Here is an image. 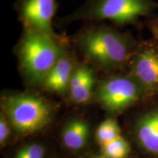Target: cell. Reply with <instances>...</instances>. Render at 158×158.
I'll list each match as a JSON object with an SVG mask.
<instances>
[{
  "label": "cell",
  "mask_w": 158,
  "mask_h": 158,
  "mask_svg": "<svg viewBox=\"0 0 158 158\" xmlns=\"http://www.w3.org/2000/svg\"><path fill=\"white\" fill-rule=\"evenodd\" d=\"M83 62L106 74L127 72L138 45L130 33L107 25H86L69 39Z\"/></svg>",
  "instance_id": "cell-1"
},
{
  "label": "cell",
  "mask_w": 158,
  "mask_h": 158,
  "mask_svg": "<svg viewBox=\"0 0 158 158\" xmlns=\"http://www.w3.org/2000/svg\"><path fill=\"white\" fill-rule=\"evenodd\" d=\"M68 39L24 30L15 47L20 73L28 86H42Z\"/></svg>",
  "instance_id": "cell-2"
},
{
  "label": "cell",
  "mask_w": 158,
  "mask_h": 158,
  "mask_svg": "<svg viewBox=\"0 0 158 158\" xmlns=\"http://www.w3.org/2000/svg\"><path fill=\"white\" fill-rule=\"evenodd\" d=\"M158 9L154 0H86L76 10L59 21L68 24L77 21H111L119 26L135 24L141 17L152 16Z\"/></svg>",
  "instance_id": "cell-3"
},
{
  "label": "cell",
  "mask_w": 158,
  "mask_h": 158,
  "mask_svg": "<svg viewBox=\"0 0 158 158\" xmlns=\"http://www.w3.org/2000/svg\"><path fill=\"white\" fill-rule=\"evenodd\" d=\"M1 110L18 134L27 135L49 125L54 108L48 100L32 92H13L2 97Z\"/></svg>",
  "instance_id": "cell-4"
},
{
  "label": "cell",
  "mask_w": 158,
  "mask_h": 158,
  "mask_svg": "<svg viewBox=\"0 0 158 158\" xmlns=\"http://www.w3.org/2000/svg\"><path fill=\"white\" fill-rule=\"evenodd\" d=\"M95 98L110 114H119L148 97L138 82L127 72L102 78L97 84Z\"/></svg>",
  "instance_id": "cell-5"
},
{
  "label": "cell",
  "mask_w": 158,
  "mask_h": 158,
  "mask_svg": "<svg viewBox=\"0 0 158 158\" xmlns=\"http://www.w3.org/2000/svg\"><path fill=\"white\" fill-rule=\"evenodd\" d=\"M127 73L148 96L158 94V45L153 40L138 43Z\"/></svg>",
  "instance_id": "cell-6"
},
{
  "label": "cell",
  "mask_w": 158,
  "mask_h": 158,
  "mask_svg": "<svg viewBox=\"0 0 158 158\" xmlns=\"http://www.w3.org/2000/svg\"><path fill=\"white\" fill-rule=\"evenodd\" d=\"M15 8L24 30L58 36L52 27L56 11V0H18Z\"/></svg>",
  "instance_id": "cell-7"
},
{
  "label": "cell",
  "mask_w": 158,
  "mask_h": 158,
  "mask_svg": "<svg viewBox=\"0 0 158 158\" xmlns=\"http://www.w3.org/2000/svg\"><path fill=\"white\" fill-rule=\"evenodd\" d=\"M69 44L68 39L56 62L43 83L41 87L43 89L60 95L68 94L70 79L79 62Z\"/></svg>",
  "instance_id": "cell-8"
},
{
  "label": "cell",
  "mask_w": 158,
  "mask_h": 158,
  "mask_svg": "<svg viewBox=\"0 0 158 158\" xmlns=\"http://www.w3.org/2000/svg\"><path fill=\"white\" fill-rule=\"evenodd\" d=\"M96 70L84 62H78L69 84L68 94L74 103L84 105L95 95Z\"/></svg>",
  "instance_id": "cell-9"
},
{
  "label": "cell",
  "mask_w": 158,
  "mask_h": 158,
  "mask_svg": "<svg viewBox=\"0 0 158 158\" xmlns=\"http://www.w3.org/2000/svg\"><path fill=\"white\" fill-rule=\"evenodd\" d=\"M135 134L138 142L146 151L158 155V109L150 110L138 118Z\"/></svg>",
  "instance_id": "cell-10"
},
{
  "label": "cell",
  "mask_w": 158,
  "mask_h": 158,
  "mask_svg": "<svg viewBox=\"0 0 158 158\" xmlns=\"http://www.w3.org/2000/svg\"><path fill=\"white\" fill-rule=\"evenodd\" d=\"M89 135V124L82 118H73L65 124L62 137L65 147L70 149L84 147Z\"/></svg>",
  "instance_id": "cell-11"
},
{
  "label": "cell",
  "mask_w": 158,
  "mask_h": 158,
  "mask_svg": "<svg viewBox=\"0 0 158 158\" xmlns=\"http://www.w3.org/2000/svg\"><path fill=\"white\" fill-rule=\"evenodd\" d=\"M121 135V129L115 118H108L99 124L96 130V140L100 146Z\"/></svg>",
  "instance_id": "cell-12"
},
{
  "label": "cell",
  "mask_w": 158,
  "mask_h": 158,
  "mask_svg": "<svg viewBox=\"0 0 158 158\" xmlns=\"http://www.w3.org/2000/svg\"><path fill=\"white\" fill-rule=\"evenodd\" d=\"M103 156L106 158H127L130 153L128 142L122 135L101 146Z\"/></svg>",
  "instance_id": "cell-13"
},
{
  "label": "cell",
  "mask_w": 158,
  "mask_h": 158,
  "mask_svg": "<svg viewBox=\"0 0 158 158\" xmlns=\"http://www.w3.org/2000/svg\"><path fill=\"white\" fill-rule=\"evenodd\" d=\"M45 149L39 143L27 144L17 151L14 158H43Z\"/></svg>",
  "instance_id": "cell-14"
},
{
  "label": "cell",
  "mask_w": 158,
  "mask_h": 158,
  "mask_svg": "<svg viewBox=\"0 0 158 158\" xmlns=\"http://www.w3.org/2000/svg\"><path fill=\"white\" fill-rule=\"evenodd\" d=\"M12 126L5 114L1 110L0 114V144H5L10 135Z\"/></svg>",
  "instance_id": "cell-15"
},
{
  "label": "cell",
  "mask_w": 158,
  "mask_h": 158,
  "mask_svg": "<svg viewBox=\"0 0 158 158\" xmlns=\"http://www.w3.org/2000/svg\"><path fill=\"white\" fill-rule=\"evenodd\" d=\"M147 27L152 36V40L158 45V15L148 21Z\"/></svg>",
  "instance_id": "cell-16"
},
{
  "label": "cell",
  "mask_w": 158,
  "mask_h": 158,
  "mask_svg": "<svg viewBox=\"0 0 158 158\" xmlns=\"http://www.w3.org/2000/svg\"><path fill=\"white\" fill-rule=\"evenodd\" d=\"M92 158H106V157L103 155H101V156H96V157H94Z\"/></svg>",
  "instance_id": "cell-17"
}]
</instances>
